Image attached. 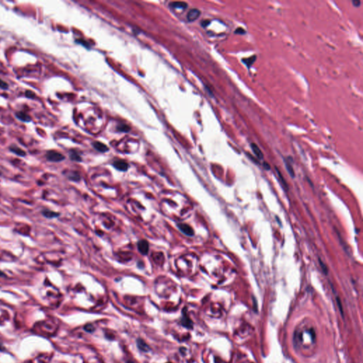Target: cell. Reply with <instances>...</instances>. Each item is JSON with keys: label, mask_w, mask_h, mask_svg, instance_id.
<instances>
[{"label": "cell", "mask_w": 363, "mask_h": 363, "mask_svg": "<svg viewBox=\"0 0 363 363\" xmlns=\"http://www.w3.org/2000/svg\"><path fill=\"white\" fill-rule=\"evenodd\" d=\"M0 89L3 90H7L9 89V85H8L7 82H6L5 81L2 80V79H0Z\"/></svg>", "instance_id": "cell-23"}, {"label": "cell", "mask_w": 363, "mask_h": 363, "mask_svg": "<svg viewBox=\"0 0 363 363\" xmlns=\"http://www.w3.org/2000/svg\"><path fill=\"white\" fill-rule=\"evenodd\" d=\"M92 146L94 148L96 149V150L99 151L101 153H105L106 151L109 150V148L107 146H106L105 144L102 143L101 142H99V141H96V142H94L93 143H92Z\"/></svg>", "instance_id": "cell-10"}, {"label": "cell", "mask_w": 363, "mask_h": 363, "mask_svg": "<svg viewBox=\"0 0 363 363\" xmlns=\"http://www.w3.org/2000/svg\"><path fill=\"white\" fill-rule=\"evenodd\" d=\"M75 42H76V43H79V44H81V45H82L84 46V47H85V48H90V45H89V43H88V42H87V41H85V40H84V39H77L76 41H75Z\"/></svg>", "instance_id": "cell-21"}, {"label": "cell", "mask_w": 363, "mask_h": 363, "mask_svg": "<svg viewBox=\"0 0 363 363\" xmlns=\"http://www.w3.org/2000/svg\"><path fill=\"white\" fill-rule=\"evenodd\" d=\"M245 33H246V31H245L244 29L242 28H238V29H236V31H235V33H237V34L244 35Z\"/></svg>", "instance_id": "cell-26"}, {"label": "cell", "mask_w": 363, "mask_h": 363, "mask_svg": "<svg viewBox=\"0 0 363 363\" xmlns=\"http://www.w3.org/2000/svg\"><path fill=\"white\" fill-rule=\"evenodd\" d=\"M70 158L73 161H76V162H80L82 161V158L79 153L75 150H71L70 153Z\"/></svg>", "instance_id": "cell-15"}, {"label": "cell", "mask_w": 363, "mask_h": 363, "mask_svg": "<svg viewBox=\"0 0 363 363\" xmlns=\"http://www.w3.org/2000/svg\"><path fill=\"white\" fill-rule=\"evenodd\" d=\"M318 261H319V264H320L321 267V269H322V271L324 272V273L326 274V275H327L328 273V267H327V266L325 265V263H324V262H322V260L320 259V258L318 259Z\"/></svg>", "instance_id": "cell-20"}, {"label": "cell", "mask_w": 363, "mask_h": 363, "mask_svg": "<svg viewBox=\"0 0 363 363\" xmlns=\"http://www.w3.org/2000/svg\"><path fill=\"white\" fill-rule=\"evenodd\" d=\"M170 7L177 9H185L187 7V4L184 2H173L170 3Z\"/></svg>", "instance_id": "cell-11"}, {"label": "cell", "mask_w": 363, "mask_h": 363, "mask_svg": "<svg viewBox=\"0 0 363 363\" xmlns=\"http://www.w3.org/2000/svg\"><path fill=\"white\" fill-rule=\"evenodd\" d=\"M180 324L186 328L191 329L193 328V322L187 315V308H184L183 311H182V316L181 320H180Z\"/></svg>", "instance_id": "cell-2"}, {"label": "cell", "mask_w": 363, "mask_h": 363, "mask_svg": "<svg viewBox=\"0 0 363 363\" xmlns=\"http://www.w3.org/2000/svg\"><path fill=\"white\" fill-rule=\"evenodd\" d=\"M42 214H43L45 217L48 218V219H53V218L58 217L60 216L59 213L48 210V209H44V210L42 211Z\"/></svg>", "instance_id": "cell-13"}, {"label": "cell", "mask_w": 363, "mask_h": 363, "mask_svg": "<svg viewBox=\"0 0 363 363\" xmlns=\"http://www.w3.org/2000/svg\"><path fill=\"white\" fill-rule=\"evenodd\" d=\"M2 175V173H1V171H0V175Z\"/></svg>", "instance_id": "cell-32"}, {"label": "cell", "mask_w": 363, "mask_h": 363, "mask_svg": "<svg viewBox=\"0 0 363 363\" xmlns=\"http://www.w3.org/2000/svg\"><path fill=\"white\" fill-rule=\"evenodd\" d=\"M84 328H85V330L87 331V332H89V333H92L94 331V327L93 325L91 324H87L86 326H85V327H84Z\"/></svg>", "instance_id": "cell-24"}, {"label": "cell", "mask_w": 363, "mask_h": 363, "mask_svg": "<svg viewBox=\"0 0 363 363\" xmlns=\"http://www.w3.org/2000/svg\"><path fill=\"white\" fill-rule=\"evenodd\" d=\"M263 165H264V167H265V168L266 170H270V166L269 165V164H268V163L265 162V163H263Z\"/></svg>", "instance_id": "cell-29"}, {"label": "cell", "mask_w": 363, "mask_h": 363, "mask_svg": "<svg viewBox=\"0 0 363 363\" xmlns=\"http://www.w3.org/2000/svg\"><path fill=\"white\" fill-rule=\"evenodd\" d=\"M352 5H353L354 7H359V6L360 5L361 2H360V0H352Z\"/></svg>", "instance_id": "cell-28"}, {"label": "cell", "mask_w": 363, "mask_h": 363, "mask_svg": "<svg viewBox=\"0 0 363 363\" xmlns=\"http://www.w3.org/2000/svg\"><path fill=\"white\" fill-rule=\"evenodd\" d=\"M117 130L120 132H125L127 133L131 130V127L126 124H120L117 126Z\"/></svg>", "instance_id": "cell-18"}, {"label": "cell", "mask_w": 363, "mask_h": 363, "mask_svg": "<svg viewBox=\"0 0 363 363\" xmlns=\"http://www.w3.org/2000/svg\"><path fill=\"white\" fill-rule=\"evenodd\" d=\"M138 249L142 255H147L149 251L148 243L146 240H141L138 243Z\"/></svg>", "instance_id": "cell-6"}, {"label": "cell", "mask_w": 363, "mask_h": 363, "mask_svg": "<svg viewBox=\"0 0 363 363\" xmlns=\"http://www.w3.org/2000/svg\"><path fill=\"white\" fill-rule=\"evenodd\" d=\"M127 363H136L134 362V361H132V360H130V361H128Z\"/></svg>", "instance_id": "cell-31"}, {"label": "cell", "mask_w": 363, "mask_h": 363, "mask_svg": "<svg viewBox=\"0 0 363 363\" xmlns=\"http://www.w3.org/2000/svg\"><path fill=\"white\" fill-rule=\"evenodd\" d=\"M25 96H26V98L33 99L35 97V94L31 90H26V92H25Z\"/></svg>", "instance_id": "cell-22"}, {"label": "cell", "mask_w": 363, "mask_h": 363, "mask_svg": "<svg viewBox=\"0 0 363 363\" xmlns=\"http://www.w3.org/2000/svg\"><path fill=\"white\" fill-rule=\"evenodd\" d=\"M285 165H286V168L287 170V171H288L289 175L291 176V177H293V178L294 177L295 173H294V171L292 166H291V163L288 162V161H285Z\"/></svg>", "instance_id": "cell-17"}, {"label": "cell", "mask_w": 363, "mask_h": 363, "mask_svg": "<svg viewBox=\"0 0 363 363\" xmlns=\"http://www.w3.org/2000/svg\"><path fill=\"white\" fill-rule=\"evenodd\" d=\"M210 22H211L210 20H209V19L203 20V21H202V22H201V26H202V27H203V28H206V27H207V26H209V25L210 24Z\"/></svg>", "instance_id": "cell-27"}, {"label": "cell", "mask_w": 363, "mask_h": 363, "mask_svg": "<svg viewBox=\"0 0 363 363\" xmlns=\"http://www.w3.org/2000/svg\"><path fill=\"white\" fill-rule=\"evenodd\" d=\"M255 60H256V55H253V56H252V57L244 58V59L242 60V61L243 62V63L246 65L247 68H250V67L254 63V62H255Z\"/></svg>", "instance_id": "cell-16"}, {"label": "cell", "mask_w": 363, "mask_h": 363, "mask_svg": "<svg viewBox=\"0 0 363 363\" xmlns=\"http://www.w3.org/2000/svg\"><path fill=\"white\" fill-rule=\"evenodd\" d=\"M15 116L17 118L18 120L23 122L28 123L31 121V117L29 114H26L24 112H18L15 114Z\"/></svg>", "instance_id": "cell-8"}, {"label": "cell", "mask_w": 363, "mask_h": 363, "mask_svg": "<svg viewBox=\"0 0 363 363\" xmlns=\"http://www.w3.org/2000/svg\"><path fill=\"white\" fill-rule=\"evenodd\" d=\"M5 348H4V346L2 345L1 343H0V351L3 352V351H5Z\"/></svg>", "instance_id": "cell-30"}, {"label": "cell", "mask_w": 363, "mask_h": 363, "mask_svg": "<svg viewBox=\"0 0 363 363\" xmlns=\"http://www.w3.org/2000/svg\"><path fill=\"white\" fill-rule=\"evenodd\" d=\"M168 363H171V362H168Z\"/></svg>", "instance_id": "cell-33"}, {"label": "cell", "mask_w": 363, "mask_h": 363, "mask_svg": "<svg viewBox=\"0 0 363 363\" xmlns=\"http://www.w3.org/2000/svg\"><path fill=\"white\" fill-rule=\"evenodd\" d=\"M250 147H251L252 150L253 151L254 154L255 155V156L257 157L258 159H260V160L263 159V158H264L263 153H262L260 149V148L257 146V145H256L255 143H251Z\"/></svg>", "instance_id": "cell-12"}, {"label": "cell", "mask_w": 363, "mask_h": 363, "mask_svg": "<svg viewBox=\"0 0 363 363\" xmlns=\"http://www.w3.org/2000/svg\"><path fill=\"white\" fill-rule=\"evenodd\" d=\"M275 170H276V172L277 173V175H278V177H279V180H280V181L281 182V184H282V185L283 186V187L285 190V191H287L288 190V185H287V182L285 181L284 178L283 177V176L282 175V174H281L280 171L279 170L277 169V167H275Z\"/></svg>", "instance_id": "cell-14"}, {"label": "cell", "mask_w": 363, "mask_h": 363, "mask_svg": "<svg viewBox=\"0 0 363 363\" xmlns=\"http://www.w3.org/2000/svg\"><path fill=\"white\" fill-rule=\"evenodd\" d=\"M113 166L120 171H126L129 168V164L124 160H117L113 163Z\"/></svg>", "instance_id": "cell-5"}, {"label": "cell", "mask_w": 363, "mask_h": 363, "mask_svg": "<svg viewBox=\"0 0 363 363\" xmlns=\"http://www.w3.org/2000/svg\"><path fill=\"white\" fill-rule=\"evenodd\" d=\"M45 158L48 161L53 163H58L65 160V156L62 153L55 150H48L45 154Z\"/></svg>", "instance_id": "cell-1"}, {"label": "cell", "mask_w": 363, "mask_h": 363, "mask_svg": "<svg viewBox=\"0 0 363 363\" xmlns=\"http://www.w3.org/2000/svg\"><path fill=\"white\" fill-rule=\"evenodd\" d=\"M9 150L14 153L15 155H17L18 156L20 157H24L26 156V152H25L24 150H22V148H20L19 147H18L17 146H15V145H12V146L9 147Z\"/></svg>", "instance_id": "cell-9"}, {"label": "cell", "mask_w": 363, "mask_h": 363, "mask_svg": "<svg viewBox=\"0 0 363 363\" xmlns=\"http://www.w3.org/2000/svg\"><path fill=\"white\" fill-rule=\"evenodd\" d=\"M177 227L179 228V229L181 230V231L184 234H185L186 236H192L193 235H194V230H193L192 228L190 226H189L188 224H177Z\"/></svg>", "instance_id": "cell-3"}, {"label": "cell", "mask_w": 363, "mask_h": 363, "mask_svg": "<svg viewBox=\"0 0 363 363\" xmlns=\"http://www.w3.org/2000/svg\"><path fill=\"white\" fill-rule=\"evenodd\" d=\"M136 344H137L138 348L140 350V351L147 352L150 351V348L149 347V345L146 343V342H145L143 341V340L141 339V338H138L137 339V341H136Z\"/></svg>", "instance_id": "cell-7"}, {"label": "cell", "mask_w": 363, "mask_h": 363, "mask_svg": "<svg viewBox=\"0 0 363 363\" xmlns=\"http://www.w3.org/2000/svg\"><path fill=\"white\" fill-rule=\"evenodd\" d=\"M336 302H337V304H338V306L339 308V310L340 311H341V313L342 315L343 316V306H342V304H341V299H340V298L338 297H336Z\"/></svg>", "instance_id": "cell-25"}, {"label": "cell", "mask_w": 363, "mask_h": 363, "mask_svg": "<svg viewBox=\"0 0 363 363\" xmlns=\"http://www.w3.org/2000/svg\"><path fill=\"white\" fill-rule=\"evenodd\" d=\"M69 178H70V180H73V181H78V180H80V176L77 173L72 172V173H70Z\"/></svg>", "instance_id": "cell-19"}, {"label": "cell", "mask_w": 363, "mask_h": 363, "mask_svg": "<svg viewBox=\"0 0 363 363\" xmlns=\"http://www.w3.org/2000/svg\"><path fill=\"white\" fill-rule=\"evenodd\" d=\"M201 15V12L197 9H192L188 12L187 15V19L189 22H193L196 21Z\"/></svg>", "instance_id": "cell-4"}]
</instances>
